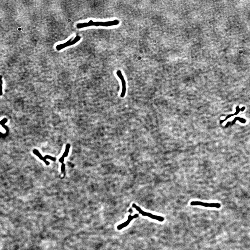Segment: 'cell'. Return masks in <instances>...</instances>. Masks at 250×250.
<instances>
[{"mask_svg": "<svg viewBox=\"0 0 250 250\" xmlns=\"http://www.w3.org/2000/svg\"><path fill=\"white\" fill-rule=\"evenodd\" d=\"M119 21L117 20V19L115 20L106 22H94L92 20H90L87 22L78 23L76 25V27L78 29H81L85 27L93 26L107 27L115 26V25L119 24Z\"/></svg>", "mask_w": 250, "mask_h": 250, "instance_id": "cell-1", "label": "cell"}, {"mask_svg": "<svg viewBox=\"0 0 250 250\" xmlns=\"http://www.w3.org/2000/svg\"><path fill=\"white\" fill-rule=\"evenodd\" d=\"M133 207L135 208L139 212L140 214L143 216H148L151 219L156 220L159 222H162L164 220V218L162 216L153 215L152 214L149 213L144 212L142 210H141V208L139 206L136 205L135 204H133Z\"/></svg>", "mask_w": 250, "mask_h": 250, "instance_id": "cell-2", "label": "cell"}, {"mask_svg": "<svg viewBox=\"0 0 250 250\" xmlns=\"http://www.w3.org/2000/svg\"><path fill=\"white\" fill-rule=\"evenodd\" d=\"M81 38L80 36L77 35L73 39H71L70 40L67 41L66 43H64V44L58 45V46H57L56 48L57 50H60L66 48V47L73 45L80 41Z\"/></svg>", "mask_w": 250, "mask_h": 250, "instance_id": "cell-3", "label": "cell"}, {"mask_svg": "<svg viewBox=\"0 0 250 250\" xmlns=\"http://www.w3.org/2000/svg\"><path fill=\"white\" fill-rule=\"evenodd\" d=\"M190 204L192 206H201L205 207L216 208H220L221 207V205L219 203H210L200 201H192L190 202Z\"/></svg>", "mask_w": 250, "mask_h": 250, "instance_id": "cell-4", "label": "cell"}, {"mask_svg": "<svg viewBox=\"0 0 250 250\" xmlns=\"http://www.w3.org/2000/svg\"><path fill=\"white\" fill-rule=\"evenodd\" d=\"M117 76L121 80L122 85V90L121 94V97L123 98L125 97L126 92V81L121 71L118 70L117 72Z\"/></svg>", "mask_w": 250, "mask_h": 250, "instance_id": "cell-5", "label": "cell"}, {"mask_svg": "<svg viewBox=\"0 0 250 250\" xmlns=\"http://www.w3.org/2000/svg\"><path fill=\"white\" fill-rule=\"evenodd\" d=\"M139 215L138 214H135V215L131 216L130 215L126 221L124 222V223L119 224L117 226V229L118 230H121L123 229L124 228L127 227V226L129 225V224L130 223V222L134 218H136L138 217Z\"/></svg>", "mask_w": 250, "mask_h": 250, "instance_id": "cell-6", "label": "cell"}]
</instances>
